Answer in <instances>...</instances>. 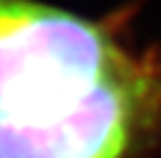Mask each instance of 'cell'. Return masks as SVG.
Masks as SVG:
<instances>
[{"instance_id": "6da1fadb", "label": "cell", "mask_w": 161, "mask_h": 158, "mask_svg": "<svg viewBox=\"0 0 161 158\" xmlns=\"http://www.w3.org/2000/svg\"><path fill=\"white\" fill-rule=\"evenodd\" d=\"M133 21L0 0V158H158L161 47Z\"/></svg>"}]
</instances>
